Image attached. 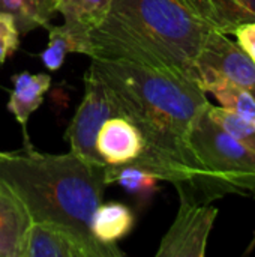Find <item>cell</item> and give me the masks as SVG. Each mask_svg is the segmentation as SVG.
<instances>
[{
    "label": "cell",
    "instance_id": "20",
    "mask_svg": "<svg viewBox=\"0 0 255 257\" xmlns=\"http://www.w3.org/2000/svg\"><path fill=\"white\" fill-rule=\"evenodd\" d=\"M20 35L18 26L15 20L0 12V65H3L20 47Z\"/></svg>",
    "mask_w": 255,
    "mask_h": 257
},
{
    "label": "cell",
    "instance_id": "13",
    "mask_svg": "<svg viewBox=\"0 0 255 257\" xmlns=\"http://www.w3.org/2000/svg\"><path fill=\"white\" fill-rule=\"evenodd\" d=\"M135 226V215L132 209L122 202L101 203L93 217L90 230L93 238L105 245H116L131 233Z\"/></svg>",
    "mask_w": 255,
    "mask_h": 257
},
{
    "label": "cell",
    "instance_id": "7",
    "mask_svg": "<svg viewBox=\"0 0 255 257\" xmlns=\"http://www.w3.org/2000/svg\"><path fill=\"white\" fill-rule=\"evenodd\" d=\"M218 209L180 199L177 215L161 239L156 257H204Z\"/></svg>",
    "mask_w": 255,
    "mask_h": 257
},
{
    "label": "cell",
    "instance_id": "18",
    "mask_svg": "<svg viewBox=\"0 0 255 257\" xmlns=\"http://www.w3.org/2000/svg\"><path fill=\"white\" fill-rule=\"evenodd\" d=\"M203 90L210 92L221 104V107L255 122V98L246 90L234 86L224 78H215L204 84Z\"/></svg>",
    "mask_w": 255,
    "mask_h": 257
},
{
    "label": "cell",
    "instance_id": "19",
    "mask_svg": "<svg viewBox=\"0 0 255 257\" xmlns=\"http://www.w3.org/2000/svg\"><path fill=\"white\" fill-rule=\"evenodd\" d=\"M207 113L228 136L255 152V122L212 104L207 105Z\"/></svg>",
    "mask_w": 255,
    "mask_h": 257
},
{
    "label": "cell",
    "instance_id": "17",
    "mask_svg": "<svg viewBox=\"0 0 255 257\" xmlns=\"http://www.w3.org/2000/svg\"><path fill=\"white\" fill-rule=\"evenodd\" d=\"M0 12L11 15L21 33L47 27L56 14L54 0H0Z\"/></svg>",
    "mask_w": 255,
    "mask_h": 257
},
{
    "label": "cell",
    "instance_id": "3",
    "mask_svg": "<svg viewBox=\"0 0 255 257\" xmlns=\"http://www.w3.org/2000/svg\"><path fill=\"white\" fill-rule=\"evenodd\" d=\"M209 30L180 0H111L105 18L89 32V57L173 69L192 78Z\"/></svg>",
    "mask_w": 255,
    "mask_h": 257
},
{
    "label": "cell",
    "instance_id": "9",
    "mask_svg": "<svg viewBox=\"0 0 255 257\" xmlns=\"http://www.w3.org/2000/svg\"><path fill=\"white\" fill-rule=\"evenodd\" d=\"M24 257H101L72 232L47 223H32Z\"/></svg>",
    "mask_w": 255,
    "mask_h": 257
},
{
    "label": "cell",
    "instance_id": "21",
    "mask_svg": "<svg viewBox=\"0 0 255 257\" xmlns=\"http://www.w3.org/2000/svg\"><path fill=\"white\" fill-rule=\"evenodd\" d=\"M231 35L236 36V42L255 63V23H246L239 26Z\"/></svg>",
    "mask_w": 255,
    "mask_h": 257
},
{
    "label": "cell",
    "instance_id": "14",
    "mask_svg": "<svg viewBox=\"0 0 255 257\" xmlns=\"http://www.w3.org/2000/svg\"><path fill=\"white\" fill-rule=\"evenodd\" d=\"M47 29L48 44L39 54V59L48 71H59L69 53L90 56L89 35L78 33L65 23L62 26H47Z\"/></svg>",
    "mask_w": 255,
    "mask_h": 257
},
{
    "label": "cell",
    "instance_id": "1",
    "mask_svg": "<svg viewBox=\"0 0 255 257\" xmlns=\"http://www.w3.org/2000/svg\"><path fill=\"white\" fill-rule=\"evenodd\" d=\"M90 66L110 92L119 116L143 136L144 149L132 163L176 190L186 187L197 173L189 134L210 104L206 92L173 69L105 59H92Z\"/></svg>",
    "mask_w": 255,
    "mask_h": 257
},
{
    "label": "cell",
    "instance_id": "15",
    "mask_svg": "<svg viewBox=\"0 0 255 257\" xmlns=\"http://www.w3.org/2000/svg\"><path fill=\"white\" fill-rule=\"evenodd\" d=\"M159 178H156L149 170L134 164H119L105 167V182L107 185H119L128 194L137 197L143 203L150 200L158 191Z\"/></svg>",
    "mask_w": 255,
    "mask_h": 257
},
{
    "label": "cell",
    "instance_id": "11",
    "mask_svg": "<svg viewBox=\"0 0 255 257\" xmlns=\"http://www.w3.org/2000/svg\"><path fill=\"white\" fill-rule=\"evenodd\" d=\"M30 226L24 205L0 182V257H24Z\"/></svg>",
    "mask_w": 255,
    "mask_h": 257
},
{
    "label": "cell",
    "instance_id": "2",
    "mask_svg": "<svg viewBox=\"0 0 255 257\" xmlns=\"http://www.w3.org/2000/svg\"><path fill=\"white\" fill-rule=\"evenodd\" d=\"M105 167L93 164L72 151L41 154L33 148L24 154L0 151V182L24 205L32 223L66 229L93 247L101 257H122L116 245L98 242L90 230L92 217L105 193Z\"/></svg>",
    "mask_w": 255,
    "mask_h": 257
},
{
    "label": "cell",
    "instance_id": "4",
    "mask_svg": "<svg viewBox=\"0 0 255 257\" xmlns=\"http://www.w3.org/2000/svg\"><path fill=\"white\" fill-rule=\"evenodd\" d=\"M189 146L197 161L194 179L179 199L209 205L228 194L255 197V152L228 136L207 113L195 120Z\"/></svg>",
    "mask_w": 255,
    "mask_h": 257
},
{
    "label": "cell",
    "instance_id": "6",
    "mask_svg": "<svg viewBox=\"0 0 255 257\" xmlns=\"http://www.w3.org/2000/svg\"><path fill=\"white\" fill-rule=\"evenodd\" d=\"M192 78L201 89L210 80L224 78L255 98V63L236 41L216 30H209Z\"/></svg>",
    "mask_w": 255,
    "mask_h": 257
},
{
    "label": "cell",
    "instance_id": "16",
    "mask_svg": "<svg viewBox=\"0 0 255 257\" xmlns=\"http://www.w3.org/2000/svg\"><path fill=\"white\" fill-rule=\"evenodd\" d=\"M111 0H54L56 12L65 24L78 33L89 35L107 15Z\"/></svg>",
    "mask_w": 255,
    "mask_h": 257
},
{
    "label": "cell",
    "instance_id": "8",
    "mask_svg": "<svg viewBox=\"0 0 255 257\" xmlns=\"http://www.w3.org/2000/svg\"><path fill=\"white\" fill-rule=\"evenodd\" d=\"M95 146L107 166H119L135 161L144 149V140L138 128L128 119L113 116L99 128Z\"/></svg>",
    "mask_w": 255,
    "mask_h": 257
},
{
    "label": "cell",
    "instance_id": "12",
    "mask_svg": "<svg viewBox=\"0 0 255 257\" xmlns=\"http://www.w3.org/2000/svg\"><path fill=\"white\" fill-rule=\"evenodd\" d=\"M12 84L14 87L9 92L6 107L23 128L24 140L27 145L26 149H32L33 146L27 137V123L32 113H35L42 105L44 96L51 86V77L45 72L32 74L29 71H21L12 75Z\"/></svg>",
    "mask_w": 255,
    "mask_h": 257
},
{
    "label": "cell",
    "instance_id": "5",
    "mask_svg": "<svg viewBox=\"0 0 255 257\" xmlns=\"http://www.w3.org/2000/svg\"><path fill=\"white\" fill-rule=\"evenodd\" d=\"M84 87L83 101L65 133V140L69 142L71 151L83 160L107 166L98 155L95 143L102 123L113 116H119V111L110 92L92 66L84 75Z\"/></svg>",
    "mask_w": 255,
    "mask_h": 257
},
{
    "label": "cell",
    "instance_id": "10",
    "mask_svg": "<svg viewBox=\"0 0 255 257\" xmlns=\"http://www.w3.org/2000/svg\"><path fill=\"white\" fill-rule=\"evenodd\" d=\"M207 29L231 35L239 26L255 23V0H180Z\"/></svg>",
    "mask_w": 255,
    "mask_h": 257
}]
</instances>
